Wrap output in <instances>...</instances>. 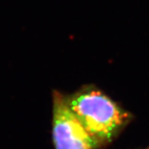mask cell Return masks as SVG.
I'll list each match as a JSON object with an SVG mask.
<instances>
[{
    "mask_svg": "<svg viewBox=\"0 0 149 149\" xmlns=\"http://www.w3.org/2000/svg\"><path fill=\"white\" fill-rule=\"evenodd\" d=\"M66 101L97 146L110 142L129 118L127 112L93 88L66 97Z\"/></svg>",
    "mask_w": 149,
    "mask_h": 149,
    "instance_id": "cell-1",
    "label": "cell"
},
{
    "mask_svg": "<svg viewBox=\"0 0 149 149\" xmlns=\"http://www.w3.org/2000/svg\"><path fill=\"white\" fill-rule=\"evenodd\" d=\"M55 149H95L98 146L71 111L66 96L55 91L52 111Z\"/></svg>",
    "mask_w": 149,
    "mask_h": 149,
    "instance_id": "cell-2",
    "label": "cell"
}]
</instances>
